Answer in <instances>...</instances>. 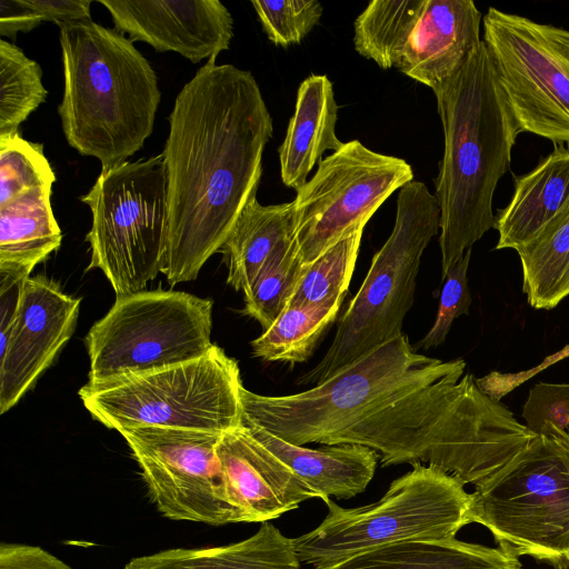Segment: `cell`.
Returning <instances> with one entry per match:
<instances>
[{
  "instance_id": "obj_1",
  "label": "cell",
  "mask_w": 569,
  "mask_h": 569,
  "mask_svg": "<svg viewBox=\"0 0 569 569\" xmlns=\"http://www.w3.org/2000/svg\"><path fill=\"white\" fill-rule=\"evenodd\" d=\"M465 370L462 359L416 352L402 333L308 390L263 396L242 387V425L298 446H365L383 467L426 462L476 487L537 433Z\"/></svg>"
},
{
  "instance_id": "obj_2",
  "label": "cell",
  "mask_w": 569,
  "mask_h": 569,
  "mask_svg": "<svg viewBox=\"0 0 569 569\" xmlns=\"http://www.w3.org/2000/svg\"><path fill=\"white\" fill-rule=\"evenodd\" d=\"M272 117L248 70L208 61L176 97L162 152L167 238L161 272L194 280L257 196Z\"/></svg>"
},
{
  "instance_id": "obj_3",
  "label": "cell",
  "mask_w": 569,
  "mask_h": 569,
  "mask_svg": "<svg viewBox=\"0 0 569 569\" xmlns=\"http://www.w3.org/2000/svg\"><path fill=\"white\" fill-rule=\"evenodd\" d=\"M433 93L445 140L435 180L443 280L465 252L493 228V193L510 169L520 130L483 40Z\"/></svg>"
},
{
  "instance_id": "obj_4",
  "label": "cell",
  "mask_w": 569,
  "mask_h": 569,
  "mask_svg": "<svg viewBox=\"0 0 569 569\" xmlns=\"http://www.w3.org/2000/svg\"><path fill=\"white\" fill-rule=\"evenodd\" d=\"M58 27L64 78L58 112L68 144L102 168L127 161L153 130L161 100L156 72L116 29L92 20Z\"/></svg>"
},
{
  "instance_id": "obj_5",
  "label": "cell",
  "mask_w": 569,
  "mask_h": 569,
  "mask_svg": "<svg viewBox=\"0 0 569 569\" xmlns=\"http://www.w3.org/2000/svg\"><path fill=\"white\" fill-rule=\"evenodd\" d=\"M536 438L470 493V522L498 547L569 568V431L541 422Z\"/></svg>"
},
{
  "instance_id": "obj_6",
  "label": "cell",
  "mask_w": 569,
  "mask_h": 569,
  "mask_svg": "<svg viewBox=\"0 0 569 569\" xmlns=\"http://www.w3.org/2000/svg\"><path fill=\"white\" fill-rule=\"evenodd\" d=\"M440 230L435 194L417 180L398 193L393 229L375 253L358 292L340 318L335 338L319 363L298 379L320 385L377 347L402 335L415 301L422 253Z\"/></svg>"
},
{
  "instance_id": "obj_7",
  "label": "cell",
  "mask_w": 569,
  "mask_h": 569,
  "mask_svg": "<svg viewBox=\"0 0 569 569\" xmlns=\"http://www.w3.org/2000/svg\"><path fill=\"white\" fill-rule=\"evenodd\" d=\"M412 466L377 502L343 508L325 499L329 511L323 521L292 539L299 561L318 567L390 543L456 538L470 523V493L450 473L421 462Z\"/></svg>"
},
{
  "instance_id": "obj_8",
  "label": "cell",
  "mask_w": 569,
  "mask_h": 569,
  "mask_svg": "<svg viewBox=\"0 0 569 569\" xmlns=\"http://www.w3.org/2000/svg\"><path fill=\"white\" fill-rule=\"evenodd\" d=\"M242 387L237 360L213 345L190 361L86 383L79 397L94 420L118 432L163 427L223 433L242 426Z\"/></svg>"
},
{
  "instance_id": "obj_9",
  "label": "cell",
  "mask_w": 569,
  "mask_h": 569,
  "mask_svg": "<svg viewBox=\"0 0 569 569\" xmlns=\"http://www.w3.org/2000/svg\"><path fill=\"white\" fill-rule=\"evenodd\" d=\"M92 213L91 260L117 296L142 291L163 267L167 179L163 156L102 168L81 197Z\"/></svg>"
},
{
  "instance_id": "obj_10",
  "label": "cell",
  "mask_w": 569,
  "mask_h": 569,
  "mask_svg": "<svg viewBox=\"0 0 569 569\" xmlns=\"http://www.w3.org/2000/svg\"><path fill=\"white\" fill-rule=\"evenodd\" d=\"M213 301L173 290L117 296L84 337L88 385L204 356L212 347Z\"/></svg>"
},
{
  "instance_id": "obj_11",
  "label": "cell",
  "mask_w": 569,
  "mask_h": 569,
  "mask_svg": "<svg viewBox=\"0 0 569 569\" xmlns=\"http://www.w3.org/2000/svg\"><path fill=\"white\" fill-rule=\"evenodd\" d=\"M482 24L520 133L569 146V30L493 7Z\"/></svg>"
},
{
  "instance_id": "obj_12",
  "label": "cell",
  "mask_w": 569,
  "mask_h": 569,
  "mask_svg": "<svg viewBox=\"0 0 569 569\" xmlns=\"http://www.w3.org/2000/svg\"><path fill=\"white\" fill-rule=\"evenodd\" d=\"M412 180L413 170L406 160L376 152L358 140L321 159L293 199L302 264L365 228L380 206Z\"/></svg>"
},
{
  "instance_id": "obj_13",
  "label": "cell",
  "mask_w": 569,
  "mask_h": 569,
  "mask_svg": "<svg viewBox=\"0 0 569 569\" xmlns=\"http://www.w3.org/2000/svg\"><path fill=\"white\" fill-rule=\"evenodd\" d=\"M119 432L164 517L213 526L233 522L217 455L222 433L163 427Z\"/></svg>"
},
{
  "instance_id": "obj_14",
  "label": "cell",
  "mask_w": 569,
  "mask_h": 569,
  "mask_svg": "<svg viewBox=\"0 0 569 569\" xmlns=\"http://www.w3.org/2000/svg\"><path fill=\"white\" fill-rule=\"evenodd\" d=\"M80 303V298L64 293L46 276L24 280L0 347V413L19 402L72 337Z\"/></svg>"
},
{
  "instance_id": "obj_15",
  "label": "cell",
  "mask_w": 569,
  "mask_h": 569,
  "mask_svg": "<svg viewBox=\"0 0 569 569\" xmlns=\"http://www.w3.org/2000/svg\"><path fill=\"white\" fill-rule=\"evenodd\" d=\"M116 30L157 52L173 51L192 63L216 61L229 49L233 18L219 0H99Z\"/></svg>"
},
{
  "instance_id": "obj_16",
  "label": "cell",
  "mask_w": 569,
  "mask_h": 569,
  "mask_svg": "<svg viewBox=\"0 0 569 569\" xmlns=\"http://www.w3.org/2000/svg\"><path fill=\"white\" fill-rule=\"evenodd\" d=\"M217 455L233 522H264L318 498L244 426L222 433Z\"/></svg>"
},
{
  "instance_id": "obj_17",
  "label": "cell",
  "mask_w": 569,
  "mask_h": 569,
  "mask_svg": "<svg viewBox=\"0 0 569 569\" xmlns=\"http://www.w3.org/2000/svg\"><path fill=\"white\" fill-rule=\"evenodd\" d=\"M481 20L472 0H426L395 68L435 92L481 43Z\"/></svg>"
},
{
  "instance_id": "obj_18",
  "label": "cell",
  "mask_w": 569,
  "mask_h": 569,
  "mask_svg": "<svg viewBox=\"0 0 569 569\" xmlns=\"http://www.w3.org/2000/svg\"><path fill=\"white\" fill-rule=\"evenodd\" d=\"M242 426L322 500L331 496L349 499L363 492L380 458L377 451L360 445L311 449L287 442L259 426Z\"/></svg>"
},
{
  "instance_id": "obj_19",
  "label": "cell",
  "mask_w": 569,
  "mask_h": 569,
  "mask_svg": "<svg viewBox=\"0 0 569 569\" xmlns=\"http://www.w3.org/2000/svg\"><path fill=\"white\" fill-rule=\"evenodd\" d=\"M338 104L326 74H311L299 86L295 112L279 148L280 176L284 186L300 190L327 150L345 142L336 134Z\"/></svg>"
},
{
  "instance_id": "obj_20",
  "label": "cell",
  "mask_w": 569,
  "mask_h": 569,
  "mask_svg": "<svg viewBox=\"0 0 569 569\" xmlns=\"http://www.w3.org/2000/svg\"><path fill=\"white\" fill-rule=\"evenodd\" d=\"M569 201V146L553 144L529 172L515 177L509 203L495 217L496 249H519Z\"/></svg>"
},
{
  "instance_id": "obj_21",
  "label": "cell",
  "mask_w": 569,
  "mask_h": 569,
  "mask_svg": "<svg viewBox=\"0 0 569 569\" xmlns=\"http://www.w3.org/2000/svg\"><path fill=\"white\" fill-rule=\"evenodd\" d=\"M51 192L52 188L34 187L0 204V291L23 282L60 247Z\"/></svg>"
},
{
  "instance_id": "obj_22",
  "label": "cell",
  "mask_w": 569,
  "mask_h": 569,
  "mask_svg": "<svg viewBox=\"0 0 569 569\" xmlns=\"http://www.w3.org/2000/svg\"><path fill=\"white\" fill-rule=\"evenodd\" d=\"M313 569H521V563L499 547L452 538L390 543Z\"/></svg>"
},
{
  "instance_id": "obj_23",
  "label": "cell",
  "mask_w": 569,
  "mask_h": 569,
  "mask_svg": "<svg viewBox=\"0 0 569 569\" xmlns=\"http://www.w3.org/2000/svg\"><path fill=\"white\" fill-rule=\"evenodd\" d=\"M293 540L268 521L228 546L170 549L131 559L123 569H300Z\"/></svg>"
},
{
  "instance_id": "obj_24",
  "label": "cell",
  "mask_w": 569,
  "mask_h": 569,
  "mask_svg": "<svg viewBox=\"0 0 569 569\" xmlns=\"http://www.w3.org/2000/svg\"><path fill=\"white\" fill-rule=\"evenodd\" d=\"M295 237L293 201L263 206L253 196L219 250L228 268L227 282L244 291L274 251Z\"/></svg>"
},
{
  "instance_id": "obj_25",
  "label": "cell",
  "mask_w": 569,
  "mask_h": 569,
  "mask_svg": "<svg viewBox=\"0 0 569 569\" xmlns=\"http://www.w3.org/2000/svg\"><path fill=\"white\" fill-rule=\"evenodd\" d=\"M516 251L528 303L533 309L557 307L569 296V201L532 240Z\"/></svg>"
},
{
  "instance_id": "obj_26",
  "label": "cell",
  "mask_w": 569,
  "mask_h": 569,
  "mask_svg": "<svg viewBox=\"0 0 569 569\" xmlns=\"http://www.w3.org/2000/svg\"><path fill=\"white\" fill-rule=\"evenodd\" d=\"M426 0H373L356 18V51L382 69L395 68Z\"/></svg>"
},
{
  "instance_id": "obj_27",
  "label": "cell",
  "mask_w": 569,
  "mask_h": 569,
  "mask_svg": "<svg viewBox=\"0 0 569 569\" xmlns=\"http://www.w3.org/2000/svg\"><path fill=\"white\" fill-rule=\"evenodd\" d=\"M342 301L319 306H288L261 336L251 341L254 357L264 361H306L336 320Z\"/></svg>"
},
{
  "instance_id": "obj_28",
  "label": "cell",
  "mask_w": 569,
  "mask_h": 569,
  "mask_svg": "<svg viewBox=\"0 0 569 569\" xmlns=\"http://www.w3.org/2000/svg\"><path fill=\"white\" fill-rule=\"evenodd\" d=\"M39 63L13 43L0 40V136L19 126L46 101Z\"/></svg>"
},
{
  "instance_id": "obj_29",
  "label": "cell",
  "mask_w": 569,
  "mask_h": 569,
  "mask_svg": "<svg viewBox=\"0 0 569 569\" xmlns=\"http://www.w3.org/2000/svg\"><path fill=\"white\" fill-rule=\"evenodd\" d=\"M302 269L295 237L274 251L243 291V312L268 329L289 306Z\"/></svg>"
},
{
  "instance_id": "obj_30",
  "label": "cell",
  "mask_w": 569,
  "mask_h": 569,
  "mask_svg": "<svg viewBox=\"0 0 569 569\" xmlns=\"http://www.w3.org/2000/svg\"><path fill=\"white\" fill-rule=\"evenodd\" d=\"M363 228L341 239L316 260L303 264L289 306H319L342 301L360 249Z\"/></svg>"
},
{
  "instance_id": "obj_31",
  "label": "cell",
  "mask_w": 569,
  "mask_h": 569,
  "mask_svg": "<svg viewBox=\"0 0 569 569\" xmlns=\"http://www.w3.org/2000/svg\"><path fill=\"white\" fill-rule=\"evenodd\" d=\"M54 181L41 143L24 140L19 132L0 136V204L30 188H52Z\"/></svg>"
},
{
  "instance_id": "obj_32",
  "label": "cell",
  "mask_w": 569,
  "mask_h": 569,
  "mask_svg": "<svg viewBox=\"0 0 569 569\" xmlns=\"http://www.w3.org/2000/svg\"><path fill=\"white\" fill-rule=\"evenodd\" d=\"M268 39L287 48L300 43L319 23L322 4L317 0L252 1Z\"/></svg>"
},
{
  "instance_id": "obj_33",
  "label": "cell",
  "mask_w": 569,
  "mask_h": 569,
  "mask_svg": "<svg viewBox=\"0 0 569 569\" xmlns=\"http://www.w3.org/2000/svg\"><path fill=\"white\" fill-rule=\"evenodd\" d=\"M471 250L472 248H469L462 258L448 270L442 280L443 287L435 322L427 335L417 342L415 350H428L442 345L453 321L458 317L469 313L472 298L468 287L467 272Z\"/></svg>"
},
{
  "instance_id": "obj_34",
  "label": "cell",
  "mask_w": 569,
  "mask_h": 569,
  "mask_svg": "<svg viewBox=\"0 0 569 569\" xmlns=\"http://www.w3.org/2000/svg\"><path fill=\"white\" fill-rule=\"evenodd\" d=\"M528 427L535 429L545 421L569 431V383H538L530 390L523 408Z\"/></svg>"
},
{
  "instance_id": "obj_35",
  "label": "cell",
  "mask_w": 569,
  "mask_h": 569,
  "mask_svg": "<svg viewBox=\"0 0 569 569\" xmlns=\"http://www.w3.org/2000/svg\"><path fill=\"white\" fill-rule=\"evenodd\" d=\"M569 356V343L559 351L546 357L538 366L519 372H498L492 371L489 375L476 379L478 387L491 398L499 400L519 387L525 381L531 379L537 373L547 369L551 365L559 362Z\"/></svg>"
},
{
  "instance_id": "obj_36",
  "label": "cell",
  "mask_w": 569,
  "mask_h": 569,
  "mask_svg": "<svg viewBox=\"0 0 569 569\" xmlns=\"http://www.w3.org/2000/svg\"><path fill=\"white\" fill-rule=\"evenodd\" d=\"M0 569H71L63 561L37 546L0 545Z\"/></svg>"
},
{
  "instance_id": "obj_37",
  "label": "cell",
  "mask_w": 569,
  "mask_h": 569,
  "mask_svg": "<svg viewBox=\"0 0 569 569\" xmlns=\"http://www.w3.org/2000/svg\"><path fill=\"white\" fill-rule=\"evenodd\" d=\"M43 17L26 0H0V36L14 39L18 32H29L43 22Z\"/></svg>"
},
{
  "instance_id": "obj_38",
  "label": "cell",
  "mask_w": 569,
  "mask_h": 569,
  "mask_svg": "<svg viewBox=\"0 0 569 569\" xmlns=\"http://www.w3.org/2000/svg\"><path fill=\"white\" fill-rule=\"evenodd\" d=\"M40 12L44 21L57 26L62 23L91 20L90 0H26Z\"/></svg>"
}]
</instances>
